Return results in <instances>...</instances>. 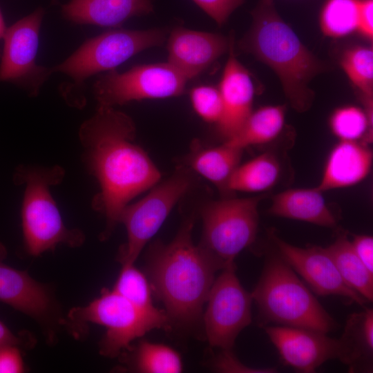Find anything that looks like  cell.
Segmentation results:
<instances>
[{
	"label": "cell",
	"instance_id": "cell-1",
	"mask_svg": "<svg viewBox=\"0 0 373 373\" xmlns=\"http://www.w3.org/2000/svg\"><path fill=\"white\" fill-rule=\"evenodd\" d=\"M79 139L90 170L101 191L93 207L106 217L102 240L109 237L124 207L135 196L157 184L160 173L146 153L134 142L135 126L126 114L98 105L80 126Z\"/></svg>",
	"mask_w": 373,
	"mask_h": 373
},
{
	"label": "cell",
	"instance_id": "cell-2",
	"mask_svg": "<svg viewBox=\"0 0 373 373\" xmlns=\"http://www.w3.org/2000/svg\"><path fill=\"white\" fill-rule=\"evenodd\" d=\"M194 222V216L187 218L170 242L152 244L146 260L152 291L164 305L171 327L185 330L200 323L215 274L225 268L193 243Z\"/></svg>",
	"mask_w": 373,
	"mask_h": 373
},
{
	"label": "cell",
	"instance_id": "cell-3",
	"mask_svg": "<svg viewBox=\"0 0 373 373\" xmlns=\"http://www.w3.org/2000/svg\"><path fill=\"white\" fill-rule=\"evenodd\" d=\"M251 15L252 24L240 42V48L274 71L294 109L307 111L314 95L309 82L326 71L327 65L304 46L280 17L274 0H260Z\"/></svg>",
	"mask_w": 373,
	"mask_h": 373
},
{
	"label": "cell",
	"instance_id": "cell-4",
	"mask_svg": "<svg viewBox=\"0 0 373 373\" xmlns=\"http://www.w3.org/2000/svg\"><path fill=\"white\" fill-rule=\"evenodd\" d=\"M251 295L263 324L275 323L327 334L338 326L277 251L267 257Z\"/></svg>",
	"mask_w": 373,
	"mask_h": 373
},
{
	"label": "cell",
	"instance_id": "cell-5",
	"mask_svg": "<svg viewBox=\"0 0 373 373\" xmlns=\"http://www.w3.org/2000/svg\"><path fill=\"white\" fill-rule=\"evenodd\" d=\"M64 176V171L59 166H21L16 171L15 182L26 184L21 219L25 249L30 256H39L59 244L77 247L85 240L80 230L65 226L50 194V186L60 183Z\"/></svg>",
	"mask_w": 373,
	"mask_h": 373
},
{
	"label": "cell",
	"instance_id": "cell-6",
	"mask_svg": "<svg viewBox=\"0 0 373 373\" xmlns=\"http://www.w3.org/2000/svg\"><path fill=\"white\" fill-rule=\"evenodd\" d=\"M88 323L106 328L99 342V353L114 358L132 347L131 343L154 329H169L171 322L165 310L149 312L142 309L124 297L106 288L100 296L85 306L71 309L65 320L75 336L84 332Z\"/></svg>",
	"mask_w": 373,
	"mask_h": 373
},
{
	"label": "cell",
	"instance_id": "cell-7",
	"mask_svg": "<svg viewBox=\"0 0 373 373\" xmlns=\"http://www.w3.org/2000/svg\"><path fill=\"white\" fill-rule=\"evenodd\" d=\"M166 30L113 29L85 41L71 55L52 68L81 86L88 77L109 71L146 49L161 46L166 41Z\"/></svg>",
	"mask_w": 373,
	"mask_h": 373
},
{
	"label": "cell",
	"instance_id": "cell-8",
	"mask_svg": "<svg viewBox=\"0 0 373 373\" xmlns=\"http://www.w3.org/2000/svg\"><path fill=\"white\" fill-rule=\"evenodd\" d=\"M262 198H229L205 204L201 210L200 247L225 267L234 264L235 258L256 238Z\"/></svg>",
	"mask_w": 373,
	"mask_h": 373
},
{
	"label": "cell",
	"instance_id": "cell-9",
	"mask_svg": "<svg viewBox=\"0 0 373 373\" xmlns=\"http://www.w3.org/2000/svg\"><path fill=\"white\" fill-rule=\"evenodd\" d=\"M193 181L191 172L181 168L165 181L153 186L142 199L124 207L119 222L126 227L127 242L118 254L122 265L134 264L173 207L192 186Z\"/></svg>",
	"mask_w": 373,
	"mask_h": 373
},
{
	"label": "cell",
	"instance_id": "cell-10",
	"mask_svg": "<svg viewBox=\"0 0 373 373\" xmlns=\"http://www.w3.org/2000/svg\"><path fill=\"white\" fill-rule=\"evenodd\" d=\"M188 79L169 63L115 69L101 75L93 84L98 105L113 107L131 101L177 97L183 94Z\"/></svg>",
	"mask_w": 373,
	"mask_h": 373
},
{
	"label": "cell",
	"instance_id": "cell-11",
	"mask_svg": "<svg viewBox=\"0 0 373 373\" xmlns=\"http://www.w3.org/2000/svg\"><path fill=\"white\" fill-rule=\"evenodd\" d=\"M252 300L236 274L235 264L221 270L209 291L202 316L211 347L232 349L238 334L251 322Z\"/></svg>",
	"mask_w": 373,
	"mask_h": 373
},
{
	"label": "cell",
	"instance_id": "cell-12",
	"mask_svg": "<svg viewBox=\"0 0 373 373\" xmlns=\"http://www.w3.org/2000/svg\"><path fill=\"white\" fill-rule=\"evenodd\" d=\"M44 15L41 8L7 28L0 63V82H10L30 96L39 93L53 73L52 68L37 64L39 30Z\"/></svg>",
	"mask_w": 373,
	"mask_h": 373
},
{
	"label": "cell",
	"instance_id": "cell-13",
	"mask_svg": "<svg viewBox=\"0 0 373 373\" xmlns=\"http://www.w3.org/2000/svg\"><path fill=\"white\" fill-rule=\"evenodd\" d=\"M6 248L0 242V300L34 319L44 331L46 340L52 343L66 318L60 314L51 289L26 271L6 264Z\"/></svg>",
	"mask_w": 373,
	"mask_h": 373
},
{
	"label": "cell",
	"instance_id": "cell-14",
	"mask_svg": "<svg viewBox=\"0 0 373 373\" xmlns=\"http://www.w3.org/2000/svg\"><path fill=\"white\" fill-rule=\"evenodd\" d=\"M269 235L278 254L303 277L316 294L340 296L360 305L367 302L346 284L325 247L301 248L285 242L274 231H270Z\"/></svg>",
	"mask_w": 373,
	"mask_h": 373
},
{
	"label": "cell",
	"instance_id": "cell-15",
	"mask_svg": "<svg viewBox=\"0 0 373 373\" xmlns=\"http://www.w3.org/2000/svg\"><path fill=\"white\" fill-rule=\"evenodd\" d=\"M265 331L283 362L299 372H314L329 360L341 361V340L331 338L327 333L284 325L267 326Z\"/></svg>",
	"mask_w": 373,
	"mask_h": 373
},
{
	"label": "cell",
	"instance_id": "cell-16",
	"mask_svg": "<svg viewBox=\"0 0 373 373\" xmlns=\"http://www.w3.org/2000/svg\"><path fill=\"white\" fill-rule=\"evenodd\" d=\"M230 38L175 27L167 40L168 61L188 80L200 75L229 50Z\"/></svg>",
	"mask_w": 373,
	"mask_h": 373
},
{
	"label": "cell",
	"instance_id": "cell-17",
	"mask_svg": "<svg viewBox=\"0 0 373 373\" xmlns=\"http://www.w3.org/2000/svg\"><path fill=\"white\" fill-rule=\"evenodd\" d=\"M229 57L219 85L222 111L218 131L225 139L233 136L251 113L254 85L249 71L237 59L233 36L230 37Z\"/></svg>",
	"mask_w": 373,
	"mask_h": 373
},
{
	"label": "cell",
	"instance_id": "cell-18",
	"mask_svg": "<svg viewBox=\"0 0 373 373\" xmlns=\"http://www.w3.org/2000/svg\"><path fill=\"white\" fill-rule=\"evenodd\" d=\"M153 10L151 0H70L61 7L64 18L73 23L111 28Z\"/></svg>",
	"mask_w": 373,
	"mask_h": 373
},
{
	"label": "cell",
	"instance_id": "cell-19",
	"mask_svg": "<svg viewBox=\"0 0 373 373\" xmlns=\"http://www.w3.org/2000/svg\"><path fill=\"white\" fill-rule=\"evenodd\" d=\"M372 153L357 141H341L329 155L323 176L316 186L322 192L353 186L369 174Z\"/></svg>",
	"mask_w": 373,
	"mask_h": 373
},
{
	"label": "cell",
	"instance_id": "cell-20",
	"mask_svg": "<svg viewBox=\"0 0 373 373\" xmlns=\"http://www.w3.org/2000/svg\"><path fill=\"white\" fill-rule=\"evenodd\" d=\"M317 187L285 190L272 198L271 216L309 222L325 227L336 226V219Z\"/></svg>",
	"mask_w": 373,
	"mask_h": 373
},
{
	"label": "cell",
	"instance_id": "cell-21",
	"mask_svg": "<svg viewBox=\"0 0 373 373\" xmlns=\"http://www.w3.org/2000/svg\"><path fill=\"white\" fill-rule=\"evenodd\" d=\"M342 345L341 361L350 372L370 370L373 355V310L350 314L339 338Z\"/></svg>",
	"mask_w": 373,
	"mask_h": 373
},
{
	"label": "cell",
	"instance_id": "cell-22",
	"mask_svg": "<svg viewBox=\"0 0 373 373\" xmlns=\"http://www.w3.org/2000/svg\"><path fill=\"white\" fill-rule=\"evenodd\" d=\"M190 157L193 171L226 190L227 183L239 165L242 149L224 143L216 147H200L197 143Z\"/></svg>",
	"mask_w": 373,
	"mask_h": 373
},
{
	"label": "cell",
	"instance_id": "cell-23",
	"mask_svg": "<svg viewBox=\"0 0 373 373\" xmlns=\"http://www.w3.org/2000/svg\"><path fill=\"white\" fill-rule=\"evenodd\" d=\"M325 249L346 284L367 301H372L373 274L357 256L347 233L341 231Z\"/></svg>",
	"mask_w": 373,
	"mask_h": 373
},
{
	"label": "cell",
	"instance_id": "cell-24",
	"mask_svg": "<svg viewBox=\"0 0 373 373\" xmlns=\"http://www.w3.org/2000/svg\"><path fill=\"white\" fill-rule=\"evenodd\" d=\"M284 123L283 106H264L251 112L241 128L224 142L242 150L249 146L265 144L276 138Z\"/></svg>",
	"mask_w": 373,
	"mask_h": 373
},
{
	"label": "cell",
	"instance_id": "cell-25",
	"mask_svg": "<svg viewBox=\"0 0 373 373\" xmlns=\"http://www.w3.org/2000/svg\"><path fill=\"white\" fill-rule=\"evenodd\" d=\"M129 370L140 373H179L183 363L179 353L166 345L142 341L121 354Z\"/></svg>",
	"mask_w": 373,
	"mask_h": 373
},
{
	"label": "cell",
	"instance_id": "cell-26",
	"mask_svg": "<svg viewBox=\"0 0 373 373\" xmlns=\"http://www.w3.org/2000/svg\"><path fill=\"white\" fill-rule=\"evenodd\" d=\"M280 167L276 156L265 153L238 165L230 176L227 191L260 192L272 187L280 175Z\"/></svg>",
	"mask_w": 373,
	"mask_h": 373
},
{
	"label": "cell",
	"instance_id": "cell-27",
	"mask_svg": "<svg viewBox=\"0 0 373 373\" xmlns=\"http://www.w3.org/2000/svg\"><path fill=\"white\" fill-rule=\"evenodd\" d=\"M341 64L347 77L365 97L366 111L372 110V48L361 46L349 48L343 53Z\"/></svg>",
	"mask_w": 373,
	"mask_h": 373
},
{
	"label": "cell",
	"instance_id": "cell-28",
	"mask_svg": "<svg viewBox=\"0 0 373 373\" xmlns=\"http://www.w3.org/2000/svg\"><path fill=\"white\" fill-rule=\"evenodd\" d=\"M360 0H326L320 14L323 33L332 38L357 31Z\"/></svg>",
	"mask_w": 373,
	"mask_h": 373
},
{
	"label": "cell",
	"instance_id": "cell-29",
	"mask_svg": "<svg viewBox=\"0 0 373 373\" xmlns=\"http://www.w3.org/2000/svg\"><path fill=\"white\" fill-rule=\"evenodd\" d=\"M113 290L142 309L149 312L159 309L153 303V291L147 276L134 264L122 265Z\"/></svg>",
	"mask_w": 373,
	"mask_h": 373
},
{
	"label": "cell",
	"instance_id": "cell-30",
	"mask_svg": "<svg viewBox=\"0 0 373 373\" xmlns=\"http://www.w3.org/2000/svg\"><path fill=\"white\" fill-rule=\"evenodd\" d=\"M372 124L365 111L353 106L336 109L330 119L332 131L341 141H357L367 133Z\"/></svg>",
	"mask_w": 373,
	"mask_h": 373
},
{
	"label": "cell",
	"instance_id": "cell-31",
	"mask_svg": "<svg viewBox=\"0 0 373 373\" xmlns=\"http://www.w3.org/2000/svg\"><path fill=\"white\" fill-rule=\"evenodd\" d=\"M192 106L204 121L218 123L222 111V97L218 88L209 85L194 87L190 91Z\"/></svg>",
	"mask_w": 373,
	"mask_h": 373
},
{
	"label": "cell",
	"instance_id": "cell-32",
	"mask_svg": "<svg viewBox=\"0 0 373 373\" xmlns=\"http://www.w3.org/2000/svg\"><path fill=\"white\" fill-rule=\"evenodd\" d=\"M211 362V367L218 372L227 373H272L276 368H254L242 363L233 354L231 350H220Z\"/></svg>",
	"mask_w": 373,
	"mask_h": 373
},
{
	"label": "cell",
	"instance_id": "cell-33",
	"mask_svg": "<svg viewBox=\"0 0 373 373\" xmlns=\"http://www.w3.org/2000/svg\"><path fill=\"white\" fill-rule=\"evenodd\" d=\"M218 26H222L245 0H193Z\"/></svg>",
	"mask_w": 373,
	"mask_h": 373
},
{
	"label": "cell",
	"instance_id": "cell-34",
	"mask_svg": "<svg viewBox=\"0 0 373 373\" xmlns=\"http://www.w3.org/2000/svg\"><path fill=\"white\" fill-rule=\"evenodd\" d=\"M25 364L18 345H6L0 347V373H21Z\"/></svg>",
	"mask_w": 373,
	"mask_h": 373
},
{
	"label": "cell",
	"instance_id": "cell-35",
	"mask_svg": "<svg viewBox=\"0 0 373 373\" xmlns=\"http://www.w3.org/2000/svg\"><path fill=\"white\" fill-rule=\"evenodd\" d=\"M351 243L357 256L373 274V238L367 235H354Z\"/></svg>",
	"mask_w": 373,
	"mask_h": 373
},
{
	"label": "cell",
	"instance_id": "cell-36",
	"mask_svg": "<svg viewBox=\"0 0 373 373\" xmlns=\"http://www.w3.org/2000/svg\"><path fill=\"white\" fill-rule=\"evenodd\" d=\"M373 0H360L357 31L368 39L373 37Z\"/></svg>",
	"mask_w": 373,
	"mask_h": 373
},
{
	"label": "cell",
	"instance_id": "cell-37",
	"mask_svg": "<svg viewBox=\"0 0 373 373\" xmlns=\"http://www.w3.org/2000/svg\"><path fill=\"white\" fill-rule=\"evenodd\" d=\"M26 336L15 334L0 321V347L6 345H15L19 346L26 344Z\"/></svg>",
	"mask_w": 373,
	"mask_h": 373
},
{
	"label": "cell",
	"instance_id": "cell-38",
	"mask_svg": "<svg viewBox=\"0 0 373 373\" xmlns=\"http://www.w3.org/2000/svg\"><path fill=\"white\" fill-rule=\"evenodd\" d=\"M6 27L4 23V20L2 14L0 10V39H3L6 32Z\"/></svg>",
	"mask_w": 373,
	"mask_h": 373
}]
</instances>
